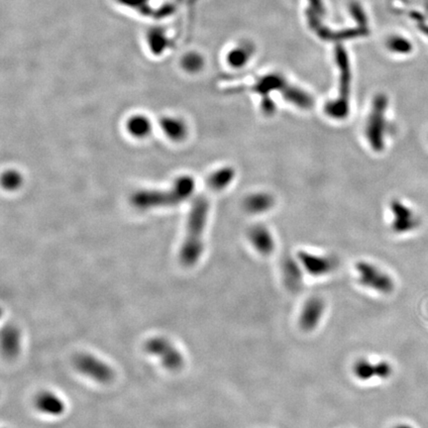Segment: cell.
Masks as SVG:
<instances>
[{"label":"cell","instance_id":"cell-9","mask_svg":"<svg viewBox=\"0 0 428 428\" xmlns=\"http://www.w3.org/2000/svg\"><path fill=\"white\" fill-rule=\"evenodd\" d=\"M325 311V302L318 296L310 297L299 315V326L303 331H312L320 323Z\"/></svg>","mask_w":428,"mask_h":428},{"label":"cell","instance_id":"cell-6","mask_svg":"<svg viewBox=\"0 0 428 428\" xmlns=\"http://www.w3.org/2000/svg\"><path fill=\"white\" fill-rule=\"evenodd\" d=\"M73 363L80 373L98 383L107 384L114 378L113 370L106 363L90 354L80 353L75 356Z\"/></svg>","mask_w":428,"mask_h":428},{"label":"cell","instance_id":"cell-18","mask_svg":"<svg viewBox=\"0 0 428 428\" xmlns=\"http://www.w3.org/2000/svg\"><path fill=\"white\" fill-rule=\"evenodd\" d=\"M161 127L165 134L172 140H181L186 135V126L178 118L164 117L161 120Z\"/></svg>","mask_w":428,"mask_h":428},{"label":"cell","instance_id":"cell-17","mask_svg":"<svg viewBox=\"0 0 428 428\" xmlns=\"http://www.w3.org/2000/svg\"><path fill=\"white\" fill-rule=\"evenodd\" d=\"M282 94L285 100L298 108L308 109L313 105V100L311 96L302 89H298L297 87L285 86L282 90Z\"/></svg>","mask_w":428,"mask_h":428},{"label":"cell","instance_id":"cell-22","mask_svg":"<svg viewBox=\"0 0 428 428\" xmlns=\"http://www.w3.org/2000/svg\"><path fill=\"white\" fill-rule=\"evenodd\" d=\"M394 428H414L413 427H411V426H409V425H407V424H401V425H398V426H396Z\"/></svg>","mask_w":428,"mask_h":428},{"label":"cell","instance_id":"cell-12","mask_svg":"<svg viewBox=\"0 0 428 428\" xmlns=\"http://www.w3.org/2000/svg\"><path fill=\"white\" fill-rule=\"evenodd\" d=\"M20 332L13 325H6L1 332L2 353L7 359L15 358L20 351Z\"/></svg>","mask_w":428,"mask_h":428},{"label":"cell","instance_id":"cell-3","mask_svg":"<svg viewBox=\"0 0 428 428\" xmlns=\"http://www.w3.org/2000/svg\"><path fill=\"white\" fill-rule=\"evenodd\" d=\"M388 98L385 94H378L371 105L365 126V136L370 147L375 152H382L386 144Z\"/></svg>","mask_w":428,"mask_h":428},{"label":"cell","instance_id":"cell-21","mask_svg":"<svg viewBox=\"0 0 428 428\" xmlns=\"http://www.w3.org/2000/svg\"><path fill=\"white\" fill-rule=\"evenodd\" d=\"M2 182H3V185L5 188L12 190V189L17 188L21 184L22 177L18 171H8L3 174Z\"/></svg>","mask_w":428,"mask_h":428},{"label":"cell","instance_id":"cell-10","mask_svg":"<svg viewBox=\"0 0 428 428\" xmlns=\"http://www.w3.org/2000/svg\"><path fill=\"white\" fill-rule=\"evenodd\" d=\"M393 213V229L397 233H407L419 225V219L415 212L400 200L391 203Z\"/></svg>","mask_w":428,"mask_h":428},{"label":"cell","instance_id":"cell-20","mask_svg":"<svg viewBox=\"0 0 428 428\" xmlns=\"http://www.w3.org/2000/svg\"><path fill=\"white\" fill-rule=\"evenodd\" d=\"M181 64L185 71L195 73L201 69L203 66V61L199 55L189 54L183 58Z\"/></svg>","mask_w":428,"mask_h":428},{"label":"cell","instance_id":"cell-19","mask_svg":"<svg viewBox=\"0 0 428 428\" xmlns=\"http://www.w3.org/2000/svg\"><path fill=\"white\" fill-rule=\"evenodd\" d=\"M127 129L132 136L143 138L148 136L151 132L152 124L147 117L143 115H135L128 120Z\"/></svg>","mask_w":428,"mask_h":428},{"label":"cell","instance_id":"cell-16","mask_svg":"<svg viewBox=\"0 0 428 428\" xmlns=\"http://www.w3.org/2000/svg\"><path fill=\"white\" fill-rule=\"evenodd\" d=\"M235 171L231 167H223L213 171L207 178V185L211 190L220 191L233 181Z\"/></svg>","mask_w":428,"mask_h":428},{"label":"cell","instance_id":"cell-13","mask_svg":"<svg viewBox=\"0 0 428 428\" xmlns=\"http://www.w3.org/2000/svg\"><path fill=\"white\" fill-rule=\"evenodd\" d=\"M35 407L43 414L60 416L65 411L63 401L51 392H42L35 399Z\"/></svg>","mask_w":428,"mask_h":428},{"label":"cell","instance_id":"cell-4","mask_svg":"<svg viewBox=\"0 0 428 428\" xmlns=\"http://www.w3.org/2000/svg\"><path fill=\"white\" fill-rule=\"evenodd\" d=\"M355 268L361 285L384 294H389L395 289L392 277L376 265L367 261H360Z\"/></svg>","mask_w":428,"mask_h":428},{"label":"cell","instance_id":"cell-7","mask_svg":"<svg viewBox=\"0 0 428 428\" xmlns=\"http://www.w3.org/2000/svg\"><path fill=\"white\" fill-rule=\"evenodd\" d=\"M297 260L302 269L314 277L326 276L332 273L337 266V261L332 256L313 254L306 251H299Z\"/></svg>","mask_w":428,"mask_h":428},{"label":"cell","instance_id":"cell-5","mask_svg":"<svg viewBox=\"0 0 428 428\" xmlns=\"http://www.w3.org/2000/svg\"><path fill=\"white\" fill-rule=\"evenodd\" d=\"M145 351L159 358L163 366L170 371H176L183 365V357L180 352L164 337L149 339L145 344Z\"/></svg>","mask_w":428,"mask_h":428},{"label":"cell","instance_id":"cell-1","mask_svg":"<svg viewBox=\"0 0 428 428\" xmlns=\"http://www.w3.org/2000/svg\"><path fill=\"white\" fill-rule=\"evenodd\" d=\"M209 212V200L206 195L196 196L188 213L184 240L179 251V261L185 267H192L203 252V233Z\"/></svg>","mask_w":428,"mask_h":428},{"label":"cell","instance_id":"cell-15","mask_svg":"<svg viewBox=\"0 0 428 428\" xmlns=\"http://www.w3.org/2000/svg\"><path fill=\"white\" fill-rule=\"evenodd\" d=\"M283 275L286 286L295 291L302 285V267L298 260L295 261L291 257H286L283 261Z\"/></svg>","mask_w":428,"mask_h":428},{"label":"cell","instance_id":"cell-14","mask_svg":"<svg viewBox=\"0 0 428 428\" xmlns=\"http://www.w3.org/2000/svg\"><path fill=\"white\" fill-rule=\"evenodd\" d=\"M275 204L274 197L268 192H254L249 194L243 203L244 208L251 214H261L269 211Z\"/></svg>","mask_w":428,"mask_h":428},{"label":"cell","instance_id":"cell-8","mask_svg":"<svg viewBox=\"0 0 428 428\" xmlns=\"http://www.w3.org/2000/svg\"><path fill=\"white\" fill-rule=\"evenodd\" d=\"M354 376L363 382L373 379L386 380L393 375V366L387 361L373 362L369 359H359L353 365Z\"/></svg>","mask_w":428,"mask_h":428},{"label":"cell","instance_id":"cell-11","mask_svg":"<svg viewBox=\"0 0 428 428\" xmlns=\"http://www.w3.org/2000/svg\"><path fill=\"white\" fill-rule=\"evenodd\" d=\"M252 246L263 256L271 255L275 250V239L272 232L264 225H255L249 231Z\"/></svg>","mask_w":428,"mask_h":428},{"label":"cell","instance_id":"cell-2","mask_svg":"<svg viewBox=\"0 0 428 428\" xmlns=\"http://www.w3.org/2000/svg\"><path fill=\"white\" fill-rule=\"evenodd\" d=\"M194 180L191 176H180L174 184L163 190L145 189L135 192L131 201L132 204L140 209H149L156 207H166L180 203L190 196L194 190Z\"/></svg>","mask_w":428,"mask_h":428}]
</instances>
